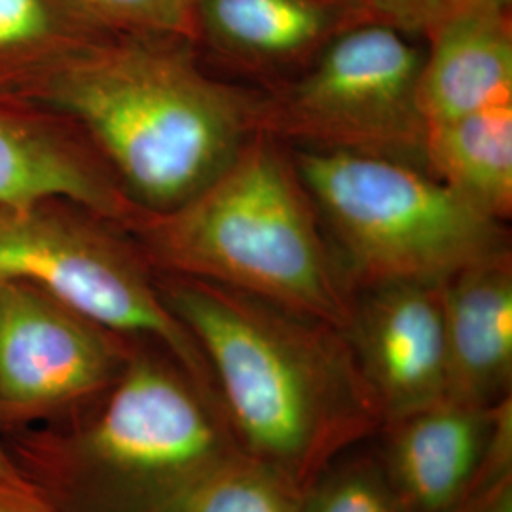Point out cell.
I'll return each instance as SVG.
<instances>
[{
  "label": "cell",
  "instance_id": "obj_4",
  "mask_svg": "<svg viewBox=\"0 0 512 512\" xmlns=\"http://www.w3.org/2000/svg\"><path fill=\"white\" fill-rule=\"evenodd\" d=\"M128 230L154 272L219 283L351 330L357 291L293 158L262 131L198 194L141 213Z\"/></svg>",
  "mask_w": 512,
  "mask_h": 512
},
{
  "label": "cell",
  "instance_id": "obj_19",
  "mask_svg": "<svg viewBox=\"0 0 512 512\" xmlns=\"http://www.w3.org/2000/svg\"><path fill=\"white\" fill-rule=\"evenodd\" d=\"M512 0H336L344 29L384 25L408 37L427 38L442 23L484 6H507Z\"/></svg>",
  "mask_w": 512,
  "mask_h": 512
},
{
  "label": "cell",
  "instance_id": "obj_2",
  "mask_svg": "<svg viewBox=\"0 0 512 512\" xmlns=\"http://www.w3.org/2000/svg\"><path fill=\"white\" fill-rule=\"evenodd\" d=\"M27 101L78 126L139 213H165L213 181L255 133L260 93L205 73L188 38L112 33Z\"/></svg>",
  "mask_w": 512,
  "mask_h": 512
},
{
  "label": "cell",
  "instance_id": "obj_23",
  "mask_svg": "<svg viewBox=\"0 0 512 512\" xmlns=\"http://www.w3.org/2000/svg\"><path fill=\"white\" fill-rule=\"evenodd\" d=\"M480 512H512V484L503 488Z\"/></svg>",
  "mask_w": 512,
  "mask_h": 512
},
{
  "label": "cell",
  "instance_id": "obj_20",
  "mask_svg": "<svg viewBox=\"0 0 512 512\" xmlns=\"http://www.w3.org/2000/svg\"><path fill=\"white\" fill-rule=\"evenodd\" d=\"M110 33L169 35L196 42L198 0H74Z\"/></svg>",
  "mask_w": 512,
  "mask_h": 512
},
{
  "label": "cell",
  "instance_id": "obj_17",
  "mask_svg": "<svg viewBox=\"0 0 512 512\" xmlns=\"http://www.w3.org/2000/svg\"><path fill=\"white\" fill-rule=\"evenodd\" d=\"M304 490L239 452L198 478L171 512H302Z\"/></svg>",
  "mask_w": 512,
  "mask_h": 512
},
{
  "label": "cell",
  "instance_id": "obj_12",
  "mask_svg": "<svg viewBox=\"0 0 512 512\" xmlns=\"http://www.w3.org/2000/svg\"><path fill=\"white\" fill-rule=\"evenodd\" d=\"M448 399L495 406L511 397L512 258L499 251L442 283Z\"/></svg>",
  "mask_w": 512,
  "mask_h": 512
},
{
  "label": "cell",
  "instance_id": "obj_21",
  "mask_svg": "<svg viewBox=\"0 0 512 512\" xmlns=\"http://www.w3.org/2000/svg\"><path fill=\"white\" fill-rule=\"evenodd\" d=\"M0 512H52L29 488L0 482Z\"/></svg>",
  "mask_w": 512,
  "mask_h": 512
},
{
  "label": "cell",
  "instance_id": "obj_11",
  "mask_svg": "<svg viewBox=\"0 0 512 512\" xmlns=\"http://www.w3.org/2000/svg\"><path fill=\"white\" fill-rule=\"evenodd\" d=\"M442 401L382 425L378 458L406 512H458L488 458L501 408Z\"/></svg>",
  "mask_w": 512,
  "mask_h": 512
},
{
  "label": "cell",
  "instance_id": "obj_5",
  "mask_svg": "<svg viewBox=\"0 0 512 512\" xmlns=\"http://www.w3.org/2000/svg\"><path fill=\"white\" fill-rule=\"evenodd\" d=\"M293 162L355 291L391 281L442 283L509 249L501 220L420 165L302 148Z\"/></svg>",
  "mask_w": 512,
  "mask_h": 512
},
{
  "label": "cell",
  "instance_id": "obj_16",
  "mask_svg": "<svg viewBox=\"0 0 512 512\" xmlns=\"http://www.w3.org/2000/svg\"><path fill=\"white\" fill-rule=\"evenodd\" d=\"M107 35L74 0H0V97L27 101L67 59Z\"/></svg>",
  "mask_w": 512,
  "mask_h": 512
},
{
  "label": "cell",
  "instance_id": "obj_15",
  "mask_svg": "<svg viewBox=\"0 0 512 512\" xmlns=\"http://www.w3.org/2000/svg\"><path fill=\"white\" fill-rule=\"evenodd\" d=\"M425 169L494 219L512 213V103L427 128Z\"/></svg>",
  "mask_w": 512,
  "mask_h": 512
},
{
  "label": "cell",
  "instance_id": "obj_22",
  "mask_svg": "<svg viewBox=\"0 0 512 512\" xmlns=\"http://www.w3.org/2000/svg\"><path fill=\"white\" fill-rule=\"evenodd\" d=\"M0 482H2V484L19 486V488H29V486L21 480V476L18 475L16 467L12 465V461L8 458V454H6L4 446H2V442H0ZM29 490H31V488H29Z\"/></svg>",
  "mask_w": 512,
  "mask_h": 512
},
{
  "label": "cell",
  "instance_id": "obj_10",
  "mask_svg": "<svg viewBox=\"0 0 512 512\" xmlns=\"http://www.w3.org/2000/svg\"><path fill=\"white\" fill-rule=\"evenodd\" d=\"M67 196L128 228V202L88 137L69 118L31 101L0 97V203Z\"/></svg>",
  "mask_w": 512,
  "mask_h": 512
},
{
  "label": "cell",
  "instance_id": "obj_18",
  "mask_svg": "<svg viewBox=\"0 0 512 512\" xmlns=\"http://www.w3.org/2000/svg\"><path fill=\"white\" fill-rule=\"evenodd\" d=\"M302 512H406L380 461L351 459L330 465L304 492Z\"/></svg>",
  "mask_w": 512,
  "mask_h": 512
},
{
  "label": "cell",
  "instance_id": "obj_7",
  "mask_svg": "<svg viewBox=\"0 0 512 512\" xmlns=\"http://www.w3.org/2000/svg\"><path fill=\"white\" fill-rule=\"evenodd\" d=\"M423 55L412 37L391 27H348L294 84L260 95L256 131L302 150L380 156L425 169Z\"/></svg>",
  "mask_w": 512,
  "mask_h": 512
},
{
  "label": "cell",
  "instance_id": "obj_9",
  "mask_svg": "<svg viewBox=\"0 0 512 512\" xmlns=\"http://www.w3.org/2000/svg\"><path fill=\"white\" fill-rule=\"evenodd\" d=\"M442 283L391 281L357 291L348 338L382 425L448 399Z\"/></svg>",
  "mask_w": 512,
  "mask_h": 512
},
{
  "label": "cell",
  "instance_id": "obj_6",
  "mask_svg": "<svg viewBox=\"0 0 512 512\" xmlns=\"http://www.w3.org/2000/svg\"><path fill=\"white\" fill-rule=\"evenodd\" d=\"M0 277L29 281L107 329L162 346L215 393L196 340L165 306L156 272L118 220L67 196L0 203Z\"/></svg>",
  "mask_w": 512,
  "mask_h": 512
},
{
  "label": "cell",
  "instance_id": "obj_14",
  "mask_svg": "<svg viewBox=\"0 0 512 512\" xmlns=\"http://www.w3.org/2000/svg\"><path fill=\"white\" fill-rule=\"evenodd\" d=\"M340 31L336 0H198L196 8V44L253 67L306 61Z\"/></svg>",
  "mask_w": 512,
  "mask_h": 512
},
{
  "label": "cell",
  "instance_id": "obj_8",
  "mask_svg": "<svg viewBox=\"0 0 512 512\" xmlns=\"http://www.w3.org/2000/svg\"><path fill=\"white\" fill-rule=\"evenodd\" d=\"M135 340L29 281L0 277V437L92 406L122 374Z\"/></svg>",
  "mask_w": 512,
  "mask_h": 512
},
{
  "label": "cell",
  "instance_id": "obj_3",
  "mask_svg": "<svg viewBox=\"0 0 512 512\" xmlns=\"http://www.w3.org/2000/svg\"><path fill=\"white\" fill-rule=\"evenodd\" d=\"M0 442L52 512H171L198 478L243 452L215 393L139 338L92 406Z\"/></svg>",
  "mask_w": 512,
  "mask_h": 512
},
{
  "label": "cell",
  "instance_id": "obj_13",
  "mask_svg": "<svg viewBox=\"0 0 512 512\" xmlns=\"http://www.w3.org/2000/svg\"><path fill=\"white\" fill-rule=\"evenodd\" d=\"M418 78L427 128L512 103V19L507 6L463 12L429 37Z\"/></svg>",
  "mask_w": 512,
  "mask_h": 512
},
{
  "label": "cell",
  "instance_id": "obj_1",
  "mask_svg": "<svg viewBox=\"0 0 512 512\" xmlns=\"http://www.w3.org/2000/svg\"><path fill=\"white\" fill-rule=\"evenodd\" d=\"M156 287L202 351L239 448L304 492L382 429L342 330L196 277L156 272Z\"/></svg>",
  "mask_w": 512,
  "mask_h": 512
}]
</instances>
